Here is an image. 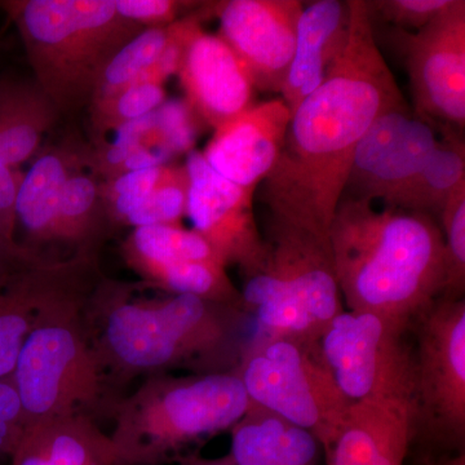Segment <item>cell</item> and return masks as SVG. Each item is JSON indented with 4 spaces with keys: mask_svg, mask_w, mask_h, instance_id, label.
Wrapping results in <instances>:
<instances>
[{
    "mask_svg": "<svg viewBox=\"0 0 465 465\" xmlns=\"http://www.w3.org/2000/svg\"><path fill=\"white\" fill-rule=\"evenodd\" d=\"M164 167L166 164L133 171L114 179L101 182V195L115 232L119 228H124L128 217L136 213L150 193L154 191L159 180L162 179Z\"/></svg>",
    "mask_w": 465,
    "mask_h": 465,
    "instance_id": "1f68e13d",
    "label": "cell"
},
{
    "mask_svg": "<svg viewBox=\"0 0 465 465\" xmlns=\"http://www.w3.org/2000/svg\"><path fill=\"white\" fill-rule=\"evenodd\" d=\"M372 14L405 33H416L451 7L454 0H379L367 2Z\"/></svg>",
    "mask_w": 465,
    "mask_h": 465,
    "instance_id": "836d02e7",
    "label": "cell"
},
{
    "mask_svg": "<svg viewBox=\"0 0 465 465\" xmlns=\"http://www.w3.org/2000/svg\"><path fill=\"white\" fill-rule=\"evenodd\" d=\"M116 11L125 20L143 27L168 26L191 14L201 2L182 0H114Z\"/></svg>",
    "mask_w": 465,
    "mask_h": 465,
    "instance_id": "e575fe53",
    "label": "cell"
},
{
    "mask_svg": "<svg viewBox=\"0 0 465 465\" xmlns=\"http://www.w3.org/2000/svg\"><path fill=\"white\" fill-rule=\"evenodd\" d=\"M423 465H465V452L445 455V457L440 459H430Z\"/></svg>",
    "mask_w": 465,
    "mask_h": 465,
    "instance_id": "ab89813d",
    "label": "cell"
},
{
    "mask_svg": "<svg viewBox=\"0 0 465 465\" xmlns=\"http://www.w3.org/2000/svg\"><path fill=\"white\" fill-rule=\"evenodd\" d=\"M145 286L168 295H191L243 311L241 290L232 282L225 266L215 262H148L131 269ZM244 312V311H243ZM246 313V312H244Z\"/></svg>",
    "mask_w": 465,
    "mask_h": 465,
    "instance_id": "484cf974",
    "label": "cell"
},
{
    "mask_svg": "<svg viewBox=\"0 0 465 465\" xmlns=\"http://www.w3.org/2000/svg\"><path fill=\"white\" fill-rule=\"evenodd\" d=\"M16 26L34 79L63 116L87 109L101 73L145 27L125 20L114 0L0 2Z\"/></svg>",
    "mask_w": 465,
    "mask_h": 465,
    "instance_id": "277c9868",
    "label": "cell"
},
{
    "mask_svg": "<svg viewBox=\"0 0 465 465\" xmlns=\"http://www.w3.org/2000/svg\"><path fill=\"white\" fill-rule=\"evenodd\" d=\"M189 197L186 216L193 231L213 247L226 268L238 266L244 280L264 268L269 243L260 234L255 192L242 188L216 173L200 150L186 154Z\"/></svg>",
    "mask_w": 465,
    "mask_h": 465,
    "instance_id": "8fae6325",
    "label": "cell"
},
{
    "mask_svg": "<svg viewBox=\"0 0 465 465\" xmlns=\"http://www.w3.org/2000/svg\"><path fill=\"white\" fill-rule=\"evenodd\" d=\"M414 436L412 403H351L338 436L326 451L327 464L403 465Z\"/></svg>",
    "mask_w": 465,
    "mask_h": 465,
    "instance_id": "d6986e66",
    "label": "cell"
},
{
    "mask_svg": "<svg viewBox=\"0 0 465 465\" xmlns=\"http://www.w3.org/2000/svg\"><path fill=\"white\" fill-rule=\"evenodd\" d=\"M2 70H3L2 67H0V72H2Z\"/></svg>",
    "mask_w": 465,
    "mask_h": 465,
    "instance_id": "60d3db41",
    "label": "cell"
},
{
    "mask_svg": "<svg viewBox=\"0 0 465 465\" xmlns=\"http://www.w3.org/2000/svg\"><path fill=\"white\" fill-rule=\"evenodd\" d=\"M439 224L445 241L446 281L440 298L464 299L465 291V183L450 195Z\"/></svg>",
    "mask_w": 465,
    "mask_h": 465,
    "instance_id": "4dcf8cb0",
    "label": "cell"
},
{
    "mask_svg": "<svg viewBox=\"0 0 465 465\" xmlns=\"http://www.w3.org/2000/svg\"><path fill=\"white\" fill-rule=\"evenodd\" d=\"M167 100L164 85L137 82L92 100L88 115L94 142L105 140V134L116 133L124 125L149 115Z\"/></svg>",
    "mask_w": 465,
    "mask_h": 465,
    "instance_id": "83f0119b",
    "label": "cell"
},
{
    "mask_svg": "<svg viewBox=\"0 0 465 465\" xmlns=\"http://www.w3.org/2000/svg\"><path fill=\"white\" fill-rule=\"evenodd\" d=\"M119 251L124 264L130 269L148 262L176 260L215 262L225 266L202 235L183 225L134 228L122 242Z\"/></svg>",
    "mask_w": 465,
    "mask_h": 465,
    "instance_id": "4316f807",
    "label": "cell"
},
{
    "mask_svg": "<svg viewBox=\"0 0 465 465\" xmlns=\"http://www.w3.org/2000/svg\"><path fill=\"white\" fill-rule=\"evenodd\" d=\"M51 259L38 255L33 251L18 244L16 241L11 240L0 229V281L7 278L8 275L16 273L21 269L36 264L42 260Z\"/></svg>",
    "mask_w": 465,
    "mask_h": 465,
    "instance_id": "74e56055",
    "label": "cell"
},
{
    "mask_svg": "<svg viewBox=\"0 0 465 465\" xmlns=\"http://www.w3.org/2000/svg\"><path fill=\"white\" fill-rule=\"evenodd\" d=\"M235 371L251 403L308 430L324 451L330 449L351 402L336 384L320 342L250 339Z\"/></svg>",
    "mask_w": 465,
    "mask_h": 465,
    "instance_id": "52a82bcc",
    "label": "cell"
},
{
    "mask_svg": "<svg viewBox=\"0 0 465 465\" xmlns=\"http://www.w3.org/2000/svg\"><path fill=\"white\" fill-rule=\"evenodd\" d=\"M63 118L33 75L0 72V158L11 170L33 161L45 134Z\"/></svg>",
    "mask_w": 465,
    "mask_h": 465,
    "instance_id": "44dd1931",
    "label": "cell"
},
{
    "mask_svg": "<svg viewBox=\"0 0 465 465\" xmlns=\"http://www.w3.org/2000/svg\"><path fill=\"white\" fill-rule=\"evenodd\" d=\"M96 283L47 309L24 342L11 379L26 428L73 416L112 419L121 401L104 374L85 317Z\"/></svg>",
    "mask_w": 465,
    "mask_h": 465,
    "instance_id": "8992f818",
    "label": "cell"
},
{
    "mask_svg": "<svg viewBox=\"0 0 465 465\" xmlns=\"http://www.w3.org/2000/svg\"><path fill=\"white\" fill-rule=\"evenodd\" d=\"M229 432L234 465H320L313 434L253 403Z\"/></svg>",
    "mask_w": 465,
    "mask_h": 465,
    "instance_id": "603a6c76",
    "label": "cell"
},
{
    "mask_svg": "<svg viewBox=\"0 0 465 465\" xmlns=\"http://www.w3.org/2000/svg\"><path fill=\"white\" fill-rule=\"evenodd\" d=\"M351 30L349 0H318L304 5L298 25L295 54L282 92L283 103L293 114L300 104L329 74L341 57Z\"/></svg>",
    "mask_w": 465,
    "mask_h": 465,
    "instance_id": "ffe728a7",
    "label": "cell"
},
{
    "mask_svg": "<svg viewBox=\"0 0 465 465\" xmlns=\"http://www.w3.org/2000/svg\"><path fill=\"white\" fill-rule=\"evenodd\" d=\"M177 465H234L231 455L226 454L220 458L202 457L200 452H185L176 459Z\"/></svg>",
    "mask_w": 465,
    "mask_h": 465,
    "instance_id": "f35d334b",
    "label": "cell"
},
{
    "mask_svg": "<svg viewBox=\"0 0 465 465\" xmlns=\"http://www.w3.org/2000/svg\"><path fill=\"white\" fill-rule=\"evenodd\" d=\"M290 121L282 99L255 103L215 128L202 154L220 176L256 192L280 158Z\"/></svg>",
    "mask_w": 465,
    "mask_h": 465,
    "instance_id": "e0dca14e",
    "label": "cell"
},
{
    "mask_svg": "<svg viewBox=\"0 0 465 465\" xmlns=\"http://www.w3.org/2000/svg\"><path fill=\"white\" fill-rule=\"evenodd\" d=\"M168 26L145 27L125 43L101 73L92 100L139 82L166 45Z\"/></svg>",
    "mask_w": 465,
    "mask_h": 465,
    "instance_id": "f1b7e54d",
    "label": "cell"
},
{
    "mask_svg": "<svg viewBox=\"0 0 465 465\" xmlns=\"http://www.w3.org/2000/svg\"><path fill=\"white\" fill-rule=\"evenodd\" d=\"M439 139L409 105L385 113L358 143L342 198L390 207L430 161Z\"/></svg>",
    "mask_w": 465,
    "mask_h": 465,
    "instance_id": "4fadbf2b",
    "label": "cell"
},
{
    "mask_svg": "<svg viewBox=\"0 0 465 465\" xmlns=\"http://www.w3.org/2000/svg\"><path fill=\"white\" fill-rule=\"evenodd\" d=\"M411 327L378 314L344 309L321 335L320 348L336 384L351 403L414 401Z\"/></svg>",
    "mask_w": 465,
    "mask_h": 465,
    "instance_id": "30bf717a",
    "label": "cell"
},
{
    "mask_svg": "<svg viewBox=\"0 0 465 465\" xmlns=\"http://www.w3.org/2000/svg\"><path fill=\"white\" fill-rule=\"evenodd\" d=\"M200 7L191 14L177 76L185 94L183 100L202 124L215 130L253 105L256 90L231 47L217 34L202 27L204 17Z\"/></svg>",
    "mask_w": 465,
    "mask_h": 465,
    "instance_id": "2e32d148",
    "label": "cell"
},
{
    "mask_svg": "<svg viewBox=\"0 0 465 465\" xmlns=\"http://www.w3.org/2000/svg\"><path fill=\"white\" fill-rule=\"evenodd\" d=\"M465 183L463 140L454 134L439 140L430 161L390 207L425 213L439 222L440 211L460 183Z\"/></svg>",
    "mask_w": 465,
    "mask_h": 465,
    "instance_id": "d4e9b609",
    "label": "cell"
},
{
    "mask_svg": "<svg viewBox=\"0 0 465 465\" xmlns=\"http://www.w3.org/2000/svg\"><path fill=\"white\" fill-rule=\"evenodd\" d=\"M251 405L237 371L148 376L116 403L109 436L122 465H164L231 430Z\"/></svg>",
    "mask_w": 465,
    "mask_h": 465,
    "instance_id": "5b68a950",
    "label": "cell"
},
{
    "mask_svg": "<svg viewBox=\"0 0 465 465\" xmlns=\"http://www.w3.org/2000/svg\"><path fill=\"white\" fill-rule=\"evenodd\" d=\"M188 197V171L183 164L168 163L154 191L150 193L143 206L128 217L124 228L182 225Z\"/></svg>",
    "mask_w": 465,
    "mask_h": 465,
    "instance_id": "f546056e",
    "label": "cell"
},
{
    "mask_svg": "<svg viewBox=\"0 0 465 465\" xmlns=\"http://www.w3.org/2000/svg\"><path fill=\"white\" fill-rule=\"evenodd\" d=\"M114 232L101 195V180L90 168L75 171L67 180L58 208L56 249H65L66 258L99 259Z\"/></svg>",
    "mask_w": 465,
    "mask_h": 465,
    "instance_id": "cb8c5ba5",
    "label": "cell"
},
{
    "mask_svg": "<svg viewBox=\"0 0 465 465\" xmlns=\"http://www.w3.org/2000/svg\"><path fill=\"white\" fill-rule=\"evenodd\" d=\"M304 3L300 0L202 2V16L219 20L217 35L249 73L256 91L282 92Z\"/></svg>",
    "mask_w": 465,
    "mask_h": 465,
    "instance_id": "7c38bea8",
    "label": "cell"
},
{
    "mask_svg": "<svg viewBox=\"0 0 465 465\" xmlns=\"http://www.w3.org/2000/svg\"><path fill=\"white\" fill-rule=\"evenodd\" d=\"M415 436L464 452L465 300L440 298L412 323Z\"/></svg>",
    "mask_w": 465,
    "mask_h": 465,
    "instance_id": "9c48e42d",
    "label": "cell"
},
{
    "mask_svg": "<svg viewBox=\"0 0 465 465\" xmlns=\"http://www.w3.org/2000/svg\"><path fill=\"white\" fill-rule=\"evenodd\" d=\"M23 174L11 170L0 158V229L14 241H16L15 206H16L18 186L23 180Z\"/></svg>",
    "mask_w": 465,
    "mask_h": 465,
    "instance_id": "8d00e7d4",
    "label": "cell"
},
{
    "mask_svg": "<svg viewBox=\"0 0 465 465\" xmlns=\"http://www.w3.org/2000/svg\"><path fill=\"white\" fill-rule=\"evenodd\" d=\"M90 143L78 137H67L39 150L18 186L15 206L18 244L51 258L47 251L56 249L58 208L64 189L75 171L90 168Z\"/></svg>",
    "mask_w": 465,
    "mask_h": 465,
    "instance_id": "ac0fdd59",
    "label": "cell"
},
{
    "mask_svg": "<svg viewBox=\"0 0 465 465\" xmlns=\"http://www.w3.org/2000/svg\"><path fill=\"white\" fill-rule=\"evenodd\" d=\"M103 275L99 259H45L0 281V379H11L27 336L52 305Z\"/></svg>",
    "mask_w": 465,
    "mask_h": 465,
    "instance_id": "9a60e30c",
    "label": "cell"
},
{
    "mask_svg": "<svg viewBox=\"0 0 465 465\" xmlns=\"http://www.w3.org/2000/svg\"><path fill=\"white\" fill-rule=\"evenodd\" d=\"M137 286L101 275L85 317L104 374L119 400L137 378L235 371L249 314L191 295L137 298Z\"/></svg>",
    "mask_w": 465,
    "mask_h": 465,
    "instance_id": "7a4b0ae2",
    "label": "cell"
},
{
    "mask_svg": "<svg viewBox=\"0 0 465 465\" xmlns=\"http://www.w3.org/2000/svg\"><path fill=\"white\" fill-rule=\"evenodd\" d=\"M12 465H122L109 434L85 416L26 428Z\"/></svg>",
    "mask_w": 465,
    "mask_h": 465,
    "instance_id": "7402d4cb",
    "label": "cell"
},
{
    "mask_svg": "<svg viewBox=\"0 0 465 465\" xmlns=\"http://www.w3.org/2000/svg\"><path fill=\"white\" fill-rule=\"evenodd\" d=\"M268 243L264 268L241 291L243 311L275 326L311 321L324 331L344 311L330 240L273 222Z\"/></svg>",
    "mask_w": 465,
    "mask_h": 465,
    "instance_id": "ba28073f",
    "label": "cell"
},
{
    "mask_svg": "<svg viewBox=\"0 0 465 465\" xmlns=\"http://www.w3.org/2000/svg\"><path fill=\"white\" fill-rule=\"evenodd\" d=\"M345 51L291 115L277 163L262 182L273 222L330 240L358 143L376 119L407 103L375 39L363 0H349Z\"/></svg>",
    "mask_w": 465,
    "mask_h": 465,
    "instance_id": "6da1fadb",
    "label": "cell"
},
{
    "mask_svg": "<svg viewBox=\"0 0 465 465\" xmlns=\"http://www.w3.org/2000/svg\"><path fill=\"white\" fill-rule=\"evenodd\" d=\"M330 243L349 311L411 327L442 296L445 241L432 216L341 198Z\"/></svg>",
    "mask_w": 465,
    "mask_h": 465,
    "instance_id": "3957f363",
    "label": "cell"
},
{
    "mask_svg": "<svg viewBox=\"0 0 465 465\" xmlns=\"http://www.w3.org/2000/svg\"><path fill=\"white\" fill-rule=\"evenodd\" d=\"M164 153L170 161L194 150L201 122L185 100H166L154 112Z\"/></svg>",
    "mask_w": 465,
    "mask_h": 465,
    "instance_id": "d6a6232c",
    "label": "cell"
},
{
    "mask_svg": "<svg viewBox=\"0 0 465 465\" xmlns=\"http://www.w3.org/2000/svg\"><path fill=\"white\" fill-rule=\"evenodd\" d=\"M407 72L418 115L446 127L465 125V2L416 33L402 32Z\"/></svg>",
    "mask_w": 465,
    "mask_h": 465,
    "instance_id": "5bb4252c",
    "label": "cell"
},
{
    "mask_svg": "<svg viewBox=\"0 0 465 465\" xmlns=\"http://www.w3.org/2000/svg\"><path fill=\"white\" fill-rule=\"evenodd\" d=\"M26 430L23 403L12 379H0V457H12Z\"/></svg>",
    "mask_w": 465,
    "mask_h": 465,
    "instance_id": "d590c367",
    "label": "cell"
}]
</instances>
